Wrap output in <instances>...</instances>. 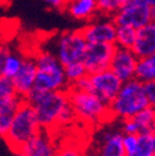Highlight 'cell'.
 <instances>
[{"label":"cell","instance_id":"6da1fadb","mask_svg":"<svg viewBox=\"0 0 155 156\" xmlns=\"http://www.w3.org/2000/svg\"><path fill=\"white\" fill-rule=\"evenodd\" d=\"M25 101L32 105L38 124L44 130L56 133L76 120L67 90L42 93L32 89L25 97Z\"/></svg>","mask_w":155,"mask_h":156},{"label":"cell","instance_id":"7a4b0ae2","mask_svg":"<svg viewBox=\"0 0 155 156\" xmlns=\"http://www.w3.org/2000/svg\"><path fill=\"white\" fill-rule=\"evenodd\" d=\"M67 94L76 120L85 125L98 126L112 118L109 105L97 98L93 93L71 86L67 89Z\"/></svg>","mask_w":155,"mask_h":156},{"label":"cell","instance_id":"3957f363","mask_svg":"<svg viewBox=\"0 0 155 156\" xmlns=\"http://www.w3.org/2000/svg\"><path fill=\"white\" fill-rule=\"evenodd\" d=\"M36 80L34 89L37 92L67 90L70 84L65 76V67L52 51L44 50L35 56Z\"/></svg>","mask_w":155,"mask_h":156},{"label":"cell","instance_id":"277c9868","mask_svg":"<svg viewBox=\"0 0 155 156\" xmlns=\"http://www.w3.org/2000/svg\"><path fill=\"white\" fill-rule=\"evenodd\" d=\"M148 107H150V104L144 89V83L134 78L122 84L118 94L109 104V112L112 118L125 120L133 118Z\"/></svg>","mask_w":155,"mask_h":156},{"label":"cell","instance_id":"5b68a950","mask_svg":"<svg viewBox=\"0 0 155 156\" xmlns=\"http://www.w3.org/2000/svg\"><path fill=\"white\" fill-rule=\"evenodd\" d=\"M40 130L41 126L38 124L32 105L24 99L16 109L11 124L3 139L13 152H19Z\"/></svg>","mask_w":155,"mask_h":156},{"label":"cell","instance_id":"8992f818","mask_svg":"<svg viewBox=\"0 0 155 156\" xmlns=\"http://www.w3.org/2000/svg\"><path fill=\"white\" fill-rule=\"evenodd\" d=\"M122 84L123 82L108 68L92 74H87L73 87L93 93L97 98H99L103 103L109 105L115 98V95L118 94Z\"/></svg>","mask_w":155,"mask_h":156},{"label":"cell","instance_id":"52a82bcc","mask_svg":"<svg viewBox=\"0 0 155 156\" xmlns=\"http://www.w3.org/2000/svg\"><path fill=\"white\" fill-rule=\"evenodd\" d=\"M87 48V41L80 30L61 34L56 40L53 53L62 66L82 62Z\"/></svg>","mask_w":155,"mask_h":156},{"label":"cell","instance_id":"ba28073f","mask_svg":"<svg viewBox=\"0 0 155 156\" xmlns=\"http://www.w3.org/2000/svg\"><path fill=\"white\" fill-rule=\"evenodd\" d=\"M115 26H129L135 30L148 25L150 20V8L135 0L129 2L112 17Z\"/></svg>","mask_w":155,"mask_h":156},{"label":"cell","instance_id":"9c48e42d","mask_svg":"<svg viewBox=\"0 0 155 156\" xmlns=\"http://www.w3.org/2000/svg\"><path fill=\"white\" fill-rule=\"evenodd\" d=\"M114 50L115 45L113 44H87V48L82 60L87 73L92 74L108 69Z\"/></svg>","mask_w":155,"mask_h":156},{"label":"cell","instance_id":"30bf717a","mask_svg":"<svg viewBox=\"0 0 155 156\" xmlns=\"http://www.w3.org/2000/svg\"><path fill=\"white\" fill-rule=\"evenodd\" d=\"M139 58L135 56L132 48L117 47L115 46L109 69L117 76L124 83L135 78V71H137Z\"/></svg>","mask_w":155,"mask_h":156},{"label":"cell","instance_id":"8fae6325","mask_svg":"<svg viewBox=\"0 0 155 156\" xmlns=\"http://www.w3.org/2000/svg\"><path fill=\"white\" fill-rule=\"evenodd\" d=\"M57 151L59 144L56 143L55 133L41 129L19 152L24 156H57Z\"/></svg>","mask_w":155,"mask_h":156},{"label":"cell","instance_id":"7c38bea8","mask_svg":"<svg viewBox=\"0 0 155 156\" xmlns=\"http://www.w3.org/2000/svg\"><path fill=\"white\" fill-rule=\"evenodd\" d=\"M87 44H113L115 45V34L117 26L110 19L96 20L87 24L81 30Z\"/></svg>","mask_w":155,"mask_h":156},{"label":"cell","instance_id":"4fadbf2b","mask_svg":"<svg viewBox=\"0 0 155 156\" xmlns=\"http://www.w3.org/2000/svg\"><path fill=\"white\" fill-rule=\"evenodd\" d=\"M35 80H36V62L35 57L31 56H24L21 67L16 73V76L11 80L16 93L23 97H25L34 89L35 86Z\"/></svg>","mask_w":155,"mask_h":156},{"label":"cell","instance_id":"5bb4252c","mask_svg":"<svg viewBox=\"0 0 155 156\" xmlns=\"http://www.w3.org/2000/svg\"><path fill=\"white\" fill-rule=\"evenodd\" d=\"M155 130L154 108L148 107L130 119L122 120V133L133 135H150Z\"/></svg>","mask_w":155,"mask_h":156},{"label":"cell","instance_id":"9a60e30c","mask_svg":"<svg viewBox=\"0 0 155 156\" xmlns=\"http://www.w3.org/2000/svg\"><path fill=\"white\" fill-rule=\"evenodd\" d=\"M132 51L138 58H144L155 53V23L150 21L148 25L137 30Z\"/></svg>","mask_w":155,"mask_h":156},{"label":"cell","instance_id":"2e32d148","mask_svg":"<svg viewBox=\"0 0 155 156\" xmlns=\"http://www.w3.org/2000/svg\"><path fill=\"white\" fill-rule=\"evenodd\" d=\"M99 156H125L122 130H107L102 134Z\"/></svg>","mask_w":155,"mask_h":156},{"label":"cell","instance_id":"e0dca14e","mask_svg":"<svg viewBox=\"0 0 155 156\" xmlns=\"http://www.w3.org/2000/svg\"><path fill=\"white\" fill-rule=\"evenodd\" d=\"M65 10L74 20H91L98 14L97 0H67Z\"/></svg>","mask_w":155,"mask_h":156},{"label":"cell","instance_id":"ac0fdd59","mask_svg":"<svg viewBox=\"0 0 155 156\" xmlns=\"http://www.w3.org/2000/svg\"><path fill=\"white\" fill-rule=\"evenodd\" d=\"M135 78L142 83L154 82L155 81V53L144 58H139Z\"/></svg>","mask_w":155,"mask_h":156},{"label":"cell","instance_id":"d6986e66","mask_svg":"<svg viewBox=\"0 0 155 156\" xmlns=\"http://www.w3.org/2000/svg\"><path fill=\"white\" fill-rule=\"evenodd\" d=\"M24 98H17L13 102L5 103V104H0V138H4L10 124L13 120V116L16 112V109L19 108L23 103Z\"/></svg>","mask_w":155,"mask_h":156},{"label":"cell","instance_id":"ffe728a7","mask_svg":"<svg viewBox=\"0 0 155 156\" xmlns=\"http://www.w3.org/2000/svg\"><path fill=\"white\" fill-rule=\"evenodd\" d=\"M23 58L24 56L19 52L11 51L8 53L5 62H4V67H3V77H6L9 80H13V78L16 76V73L19 72L23 63Z\"/></svg>","mask_w":155,"mask_h":156},{"label":"cell","instance_id":"44dd1931","mask_svg":"<svg viewBox=\"0 0 155 156\" xmlns=\"http://www.w3.org/2000/svg\"><path fill=\"white\" fill-rule=\"evenodd\" d=\"M137 37V30L129 26H117V34H115V46L132 48Z\"/></svg>","mask_w":155,"mask_h":156},{"label":"cell","instance_id":"7402d4cb","mask_svg":"<svg viewBox=\"0 0 155 156\" xmlns=\"http://www.w3.org/2000/svg\"><path fill=\"white\" fill-rule=\"evenodd\" d=\"M129 0H97V6H98V12L113 17L117 14Z\"/></svg>","mask_w":155,"mask_h":156},{"label":"cell","instance_id":"603a6c76","mask_svg":"<svg viewBox=\"0 0 155 156\" xmlns=\"http://www.w3.org/2000/svg\"><path fill=\"white\" fill-rule=\"evenodd\" d=\"M87 69L82 62L72 63L68 66H65V76L70 86H74L77 82H80L82 78L87 76Z\"/></svg>","mask_w":155,"mask_h":156},{"label":"cell","instance_id":"cb8c5ba5","mask_svg":"<svg viewBox=\"0 0 155 156\" xmlns=\"http://www.w3.org/2000/svg\"><path fill=\"white\" fill-rule=\"evenodd\" d=\"M17 98H20V95L16 93L11 80L2 76L0 77V104H5V103H9V102H13Z\"/></svg>","mask_w":155,"mask_h":156},{"label":"cell","instance_id":"d4e9b609","mask_svg":"<svg viewBox=\"0 0 155 156\" xmlns=\"http://www.w3.org/2000/svg\"><path fill=\"white\" fill-rule=\"evenodd\" d=\"M153 147H151V140H150V135H139V144L138 147L135 150L134 154L130 156H151Z\"/></svg>","mask_w":155,"mask_h":156},{"label":"cell","instance_id":"484cf974","mask_svg":"<svg viewBox=\"0 0 155 156\" xmlns=\"http://www.w3.org/2000/svg\"><path fill=\"white\" fill-rule=\"evenodd\" d=\"M57 156H86L83 149L73 143H66L59 146Z\"/></svg>","mask_w":155,"mask_h":156},{"label":"cell","instance_id":"4316f807","mask_svg":"<svg viewBox=\"0 0 155 156\" xmlns=\"http://www.w3.org/2000/svg\"><path fill=\"white\" fill-rule=\"evenodd\" d=\"M139 144V135H133V134H123V147L125 156H130L135 152Z\"/></svg>","mask_w":155,"mask_h":156},{"label":"cell","instance_id":"83f0119b","mask_svg":"<svg viewBox=\"0 0 155 156\" xmlns=\"http://www.w3.org/2000/svg\"><path fill=\"white\" fill-rule=\"evenodd\" d=\"M144 89H145V93H146L150 107L155 108V81L144 83Z\"/></svg>","mask_w":155,"mask_h":156},{"label":"cell","instance_id":"f1b7e54d","mask_svg":"<svg viewBox=\"0 0 155 156\" xmlns=\"http://www.w3.org/2000/svg\"><path fill=\"white\" fill-rule=\"evenodd\" d=\"M10 52V48L3 44H0V77L3 76V67H4V62L5 58L8 56V53Z\"/></svg>","mask_w":155,"mask_h":156},{"label":"cell","instance_id":"f546056e","mask_svg":"<svg viewBox=\"0 0 155 156\" xmlns=\"http://www.w3.org/2000/svg\"><path fill=\"white\" fill-rule=\"evenodd\" d=\"M42 2L53 9H65L67 4V0H42Z\"/></svg>","mask_w":155,"mask_h":156},{"label":"cell","instance_id":"4dcf8cb0","mask_svg":"<svg viewBox=\"0 0 155 156\" xmlns=\"http://www.w3.org/2000/svg\"><path fill=\"white\" fill-rule=\"evenodd\" d=\"M135 2L142 3V4H145V5H148L149 8L155 6V0H135Z\"/></svg>","mask_w":155,"mask_h":156},{"label":"cell","instance_id":"1f68e13d","mask_svg":"<svg viewBox=\"0 0 155 156\" xmlns=\"http://www.w3.org/2000/svg\"><path fill=\"white\" fill-rule=\"evenodd\" d=\"M150 140H151V147H153V152L155 154V130L150 134Z\"/></svg>","mask_w":155,"mask_h":156},{"label":"cell","instance_id":"d6a6232c","mask_svg":"<svg viewBox=\"0 0 155 156\" xmlns=\"http://www.w3.org/2000/svg\"><path fill=\"white\" fill-rule=\"evenodd\" d=\"M150 20L153 23H155V6L150 8Z\"/></svg>","mask_w":155,"mask_h":156},{"label":"cell","instance_id":"836d02e7","mask_svg":"<svg viewBox=\"0 0 155 156\" xmlns=\"http://www.w3.org/2000/svg\"><path fill=\"white\" fill-rule=\"evenodd\" d=\"M13 156H24L21 152H14V155Z\"/></svg>","mask_w":155,"mask_h":156},{"label":"cell","instance_id":"e575fe53","mask_svg":"<svg viewBox=\"0 0 155 156\" xmlns=\"http://www.w3.org/2000/svg\"><path fill=\"white\" fill-rule=\"evenodd\" d=\"M154 119H155V108H154Z\"/></svg>","mask_w":155,"mask_h":156},{"label":"cell","instance_id":"d590c367","mask_svg":"<svg viewBox=\"0 0 155 156\" xmlns=\"http://www.w3.org/2000/svg\"><path fill=\"white\" fill-rule=\"evenodd\" d=\"M151 156H155V154H153V155H151Z\"/></svg>","mask_w":155,"mask_h":156},{"label":"cell","instance_id":"8d00e7d4","mask_svg":"<svg viewBox=\"0 0 155 156\" xmlns=\"http://www.w3.org/2000/svg\"><path fill=\"white\" fill-rule=\"evenodd\" d=\"M0 2H2V0H0Z\"/></svg>","mask_w":155,"mask_h":156}]
</instances>
